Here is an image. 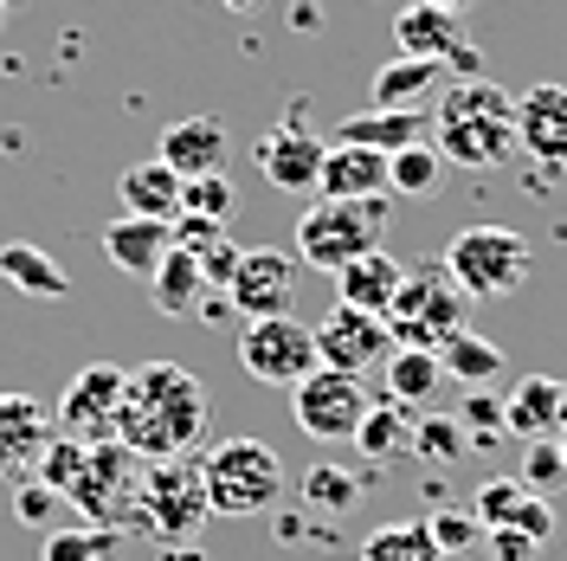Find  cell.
<instances>
[{
  "instance_id": "7dc6e473",
  "label": "cell",
  "mask_w": 567,
  "mask_h": 561,
  "mask_svg": "<svg viewBox=\"0 0 567 561\" xmlns=\"http://www.w3.org/2000/svg\"><path fill=\"white\" fill-rule=\"evenodd\" d=\"M175 561H200V555H194V549H175Z\"/></svg>"
},
{
  "instance_id": "4fadbf2b",
  "label": "cell",
  "mask_w": 567,
  "mask_h": 561,
  "mask_svg": "<svg viewBox=\"0 0 567 561\" xmlns=\"http://www.w3.org/2000/svg\"><path fill=\"white\" fill-rule=\"evenodd\" d=\"M290 297H297V258L278 246H239L226 304L251 323V316H290Z\"/></svg>"
},
{
  "instance_id": "d6a6232c",
  "label": "cell",
  "mask_w": 567,
  "mask_h": 561,
  "mask_svg": "<svg viewBox=\"0 0 567 561\" xmlns=\"http://www.w3.org/2000/svg\"><path fill=\"white\" fill-rule=\"evenodd\" d=\"M116 555V529L104 523H78V529H45L39 561H110Z\"/></svg>"
},
{
  "instance_id": "7c38bea8",
  "label": "cell",
  "mask_w": 567,
  "mask_h": 561,
  "mask_svg": "<svg viewBox=\"0 0 567 561\" xmlns=\"http://www.w3.org/2000/svg\"><path fill=\"white\" fill-rule=\"evenodd\" d=\"M317 361L322 368H336V375H368V368H381L393 349V336H388V323L374 310H354V304H329V316H322L317 329Z\"/></svg>"
},
{
  "instance_id": "9a60e30c",
  "label": "cell",
  "mask_w": 567,
  "mask_h": 561,
  "mask_svg": "<svg viewBox=\"0 0 567 561\" xmlns=\"http://www.w3.org/2000/svg\"><path fill=\"white\" fill-rule=\"evenodd\" d=\"M393 52H413V59H445L464 78H477V52L464 45V27L452 7H432V0H406L393 13Z\"/></svg>"
},
{
  "instance_id": "603a6c76",
  "label": "cell",
  "mask_w": 567,
  "mask_h": 561,
  "mask_svg": "<svg viewBox=\"0 0 567 561\" xmlns=\"http://www.w3.org/2000/svg\"><path fill=\"white\" fill-rule=\"evenodd\" d=\"M432 136V110H354V116H342V130L329 142H354V149H381V155H393V149H406V142H425Z\"/></svg>"
},
{
  "instance_id": "30bf717a",
  "label": "cell",
  "mask_w": 567,
  "mask_h": 561,
  "mask_svg": "<svg viewBox=\"0 0 567 561\" xmlns=\"http://www.w3.org/2000/svg\"><path fill=\"white\" fill-rule=\"evenodd\" d=\"M123 375L116 361H84L65 381L59 407H52V432H65L78 446H97V439H116V407H123Z\"/></svg>"
},
{
  "instance_id": "ba28073f",
  "label": "cell",
  "mask_w": 567,
  "mask_h": 561,
  "mask_svg": "<svg viewBox=\"0 0 567 561\" xmlns=\"http://www.w3.org/2000/svg\"><path fill=\"white\" fill-rule=\"evenodd\" d=\"M239 368L265 387H297L303 375H317L322 361H317L310 323H297V316H251L239 329Z\"/></svg>"
},
{
  "instance_id": "f6af8a7d",
  "label": "cell",
  "mask_w": 567,
  "mask_h": 561,
  "mask_svg": "<svg viewBox=\"0 0 567 561\" xmlns=\"http://www.w3.org/2000/svg\"><path fill=\"white\" fill-rule=\"evenodd\" d=\"M219 7H233V13H246V7H258V0H219Z\"/></svg>"
},
{
  "instance_id": "cb8c5ba5",
  "label": "cell",
  "mask_w": 567,
  "mask_h": 561,
  "mask_svg": "<svg viewBox=\"0 0 567 561\" xmlns=\"http://www.w3.org/2000/svg\"><path fill=\"white\" fill-rule=\"evenodd\" d=\"M400 272H406V265H400L388 246H381V252H361V258H349L342 272H329V278H336V304H354V310H374V316H381L393 304V290H400Z\"/></svg>"
},
{
  "instance_id": "8d00e7d4",
  "label": "cell",
  "mask_w": 567,
  "mask_h": 561,
  "mask_svg": "<svg viewBox=\"0 0 567 561\" xmlns=\"http://www.w3.org/2000/svg\"><path fill=\"white\" fill-rule=\"evenodd\" d=\"M523 484H516V478H484V484H477V497H471V517H477V523L484 529H509V517H516V503H523Z\"/></svg>"
},
{
  "instance_id": "f546056e",
  "label": "cell",
  "mask_w": 567,
  "mask_h": 561,
  "mask_svg": "<svg viewBox=\"0 0 567 561\" xmlns=\"http://www.w3.org/2000/svg\"><path fill=\"white\" fill-rule=\"evenodd\" d=\"M297 497H303V510H317V517L336 523V517H349L354 503H361V478H349L342 465H310Z\"/></svg>"
},
{
  "instance_id": "bcb514c9",
  "label": "cell",
  "mask_w": 567,
  "mask_h": 561,
  "mask_svg": "<svg viewBox=\"0 0 567 561\" xmlns=\"http://www.w3.org/2000/svg\"><path fill=\"white\" fill-rule=\"evenodd\" d=\"M432 7H452V13H464V7H471V0H432Z\"/></svg>"
},
{
  "instance_id": "ee69618b",
  "label": "cell",
  "mask_w": 567,
  "mask_h": 561,
  "mask_svg": "<svg viewBox=\"0 0 567 561\" xmlns=\"http://www.w3.org/2000/svg\"><path fill=\"white\" fill-rule=\"evenodd\" d=\"M464 426H477V432H503V414H496V400H484V394H477V400L464 407Z\"/></svg>"
},
{
  "instance_id": "d590c367",
  "label": "cell",
  "mask_w": 567,
  "mask_h": 561,
  "mask_svg": "<svg viewBox=\"0 0 567 561\" xmlns=\"http://www.w3.org/2000/svg\"><path fill=\"white\" fill-rule=\"evenodd\" d=\"M239 207V194H233V181L226 175H200V181H181V213H194V220H213V226H226Z\"/></svg>"
},
{
  "instance_id": "44dd1931",
  "label": "cell",
  "mask_w": 567,
  "mask_h": 561,
  "mask_svg": "<svg viewBox=\"0 0 567 561\" xmlns=\"http://www.w3.org/2000/svg\"><path fill=\"white\" fill-rule=\"evenodd\" d=\"M317 194L322 201H368V194H388V155H381V149H354V142H329V149H322Z\"/></svg>"
},
{
  "instance_id": "f35d334b",
  "label": "cell",
  "mask_w": 567,
  "mask_h": 561,
  "mask_svg": "<svg viewBox=\"0 0 567 561\" xmlns=\"http://www.w3.org/2000/svg\"><path fill=\"white\" fill-rule=\"evenodd\" d=\"M59 510H65V497L52 491V484H39V478H20L13 517H20L27 529H59Z\"/></svg>"
},
{
  "instance_id": "9c48e42d",
  "label": "cell",
  "mask_w": 567,
  "mask_h": 561,
  "mask_svg": "<svg viewBox=\"0 0 567 561\" xmlns=\"http://www.w3.org/2000/svg\"><path fill=\"white\" fill-rule=\"evenodd\" d=\"M136 452L123 446V439H97V446H84V465H78V478H71L65 503L84 517V523H104L116 529L123 510H136Z\"/></svg>"
},
{
  "instance_id": "c3c4849f",
  "label": "cell",
  "mask_w": 567,
  "mask_h": 561,
  "mask_svg": "<svg viewBox=\"0 0 567 561\" xmlns=\"http://www.w3.org/2000/svg\"><path fill=\"white\" fill-rule=\"evenodd\" d=\"M555 446H561V458H567V426H561V439H555Z\"/></svg>"
},
{
  "instance_id": "ffe728a7",
  "label": "cell",
  "mask_w": 567,
  "mask_h": 561,
  "mask_svg": "<svg viewBox=\"0 0 567 561\" xmlns=\"http://www.w3.org/2000/svg\"><path fill=\"white\" fill-rule=\"evenodd\" d=\"M439 91H445V59L393 52L388 65L374 71V84H368V104L374 110H425Z\"/></svg>"
},
{
  "instance_id": "5bb4252c",
  "label": "cell",
  "mask_w": 567,
  "mask_h": 561,
  "mask_svg": "<svg viewBox=\"0 0 567 561\" xmlns=\"http://www.w3.org/2000/svg\"><path fill=\"white\" fill-rule=\"evenodd\" d=\"M322 149L329 142L303 123V116H284V123H271L265 136H258V175L271 181L278 194H317V175H322Z\"/></svg>"
},
{
  "instance_id": "7a4b0ae2",
  "label": "cell",
  "mask_w": 567,
  "mask_h": 561,
  "mask_svg": "<svg viewBox=\"0 0 567 561\" xmlns=\"http://www.w3.org/2000/svg\"><path fill=\"white\" fill-rule=\"evenodd\" d=\"M432 149L452 169L516 162V98L491 78H458L432 98Z\"/></svg>"
},
{
  "instance_id": "d6986e66",
  "label": "cell",
  "mask_w": 567,
  "mask_h": 561,
  "mask_svg": "<svg viewBox=\"0 0 567 561\" xmlns=\"http://www.w3.org/2000/svg\"><path fill=\"white\" fill-rule=\"evenodd\" d=\"M567 426V381L555 375H523L503 400V432L516 439H561Z\"/></svg>"
},
{
  "instance_id": "ab89813d",
  "label": "cell",
  "mask_w": 567,
  "mask_h": 561,
  "mask_svg": "<svg viewBox=\"0 0 567 561\" xmlns=\"http://www.w3.org/2000/svg\"><path fill=\"white\" fill-rule=\"evenodd\" d=\"M413 446H420L425 465H452V458L464 452V432H458V420H425L420 432H413Z\"/></svg>"
},
{
  "instance_id": "e0dca14e",
  "label": "cell",
  "mask_w": 567,
  "mask_h": 561,
  "mask_svg": "<svg viewBox=\"0 0 567 561\" xmlns=\"http://www.w3.org/2000/svg\"><path fill=\"white\" fill-rule=\"evenodd\" d=\"M45 446H52V407H39L33 394H0V478H33Z\"/></svg>"
},
{
  "instance_id": "277c9868",
  "label": "cell",
  "mask_w": 567,
  "mask_h": 561,
  "mask_svg": "<svg viewBox=\"0 0 567 561\" xmlns=\"http://www.w3.org/2000/svg\"><path fill=\"white\" fill-rule=\"evenodd\" d=\"M452 284H458L471 304H503V297H516L535 272V246L516 233V226H464L452 233V246L439 258Z\"/></svg>"
},
{
  "instance_id": "484cf974",
  "label": "cell",
  "mask_w": 567,
  "mask_h": 561,
  "mask_svg": "<svg viewBox=\"0 0 567 561\" xmlns=\"http://www.w3.org/2000/svg\"><path fill=\"white\" fill-rule=\"evenodd\" d=\"M0 278L13 284L20 297H39V304L71 290L65 265H59L45 246H33V239H7V246H0Z\"/></svg>"
},
{
  "instance_id": "83f0119b",
  "label": "cell",
  "mask_w": 567,
  "mask_h": 561,
  "mask_svg": "<svg viewBox=\"0 0 567 561\" xmlns=\"http://www.w3.org/2000/svg\"><path fill=\"white\" fill-rule=\"evenodd\" d=\"M148 290H155V310L162 316H194L200 304H207L200 258H194L187 246H168L162 252V265H155V278H148Z\"/></svg>"
},
{
  "instance_id": "b9f144b4",
  "label": "cell",
  "mask_w": 567,
  "mask_h": 561,
  "mask_svg": "<svg viewBox=\"0 0 567 561\" xmlns=\"http://www.w3.org/2000/svg\"><path fill=\"white\" fill-rule=\"evenodd\" d=\"M509 529H516V536H535V542H548V536H555V503L529 491L523 503H516V517H509Z\"/></svg>"
},
{
  "instance_id": "f1b7e54d",
  "label": "cell",
  "mask_w": 567,
  "mask_h": 561,
  "mask_svg": "<svg viewBox=\"0 0 567 561\" xmlns=\"http://www.w3.org/2000/svg\"><path fill=\"white\" fill-rule=\"evenodd\" d=\"M509 355L496 349L491 336H471V329H458V336H445L439 343V368H445V381H464V387H484L496 381V368H503Z\"/></svg>"
},
{
  "instance_id": "1f68e13d",
  "label": "cell",
  "mask_w": 567,
  "mask_h": 561,
  "mask_svg": "<svg viewBox=\"0 0 567 561\" xmlns=\"http://www.w3.org/2000/svg\"><path fill=\"white\" fill-rule=\"evenodd\" d=\"M361 561H445L439 555V542L425 536V523H381L368 542H361Z\"/></svg>"
},
{
  "instance_id": "2e32d148",
  "label": "cell",
  "mask_w": 567,
  "mask_h": 561,
  "mask_svg": "<svg viewBox=\"0 0 567 561\" xmlns=\"http://www.w3.org/2000/svg\"><path fill=\"white\" fill-rule=\"evenodd\" d=\"M516 155H529L548 181L567 169V91L561 84H535V91L516 98Z\"/></svg>"
},
{
  "instance_id": "60d3db41",
  "label": "cell",
  "mask_w": 567,
  "mask_h": 561,
  "mask_svg": "<svg viewBox=\"0 0 567 561\" xmlns=\"http://www.w3.org/2000/svg\"><path fill=\"white\" fill-rule=\"evenodd\" d=\"M194 258H200V278H207V290H219V297H226V284H233V265H239V246L219 233V239H213V246H200Z\"/></svg>"
},
{
  "instance_id": "e575fe53",
  "label": "cell",
  "mask_w": 567,
  "mask_h": 561,
  "mask_svg": "<svg viewBox=\"0 0 567 561\" xmlns=\"http://www.w3.org/2000/svg\"><path fill=\"white\" fill-rule=\"evenodd\" d=\"M349 446H361V458H374V465H388L400 446H406V407H393V400H381V407H368L361 414V426H354Z\"/></svg>"
},
{
  "instance_id": "8fae6325",
  "label": "cell",
  "mask_w": 567,
  "mask_h": 561,
  "mask_svg": "<svg viewBox=\"0 0 567 561\" xmlns=\"http://www.w3.org/2000/svg\"><path fill=\"white\" fill-rule=\"evenodd\" d=\"M368 407H374L368 387L354 381V375H336V368H317V375H303V381L290 387V414H297V426H303L317 446L354 439V426H361Z\"/></svg>"
},
{
  "instance_id": "8992f818",
  "label": "cell",
  "mask_w": 567,
  "mask_h": 561,
  "mask_svg": "<svg viewBox=\"0 0 567 561\" xmlns=\"http://www.w3.org/2000/svg\"><path fill=\"white\" fill-rule=\"evenodd\" d=\"M464 310H471V297H464L458 284H452V272L432 258V265L400 272V290H393V304L381 310V323H388L393 349H439L445 336L464 329Z\"/></svg>"
},
{
  "instance_id": "d4e9b609",
  "label": "cell",
  "mask_w": 567,
  "mask_h": 561,
  "mask_svg": "<svg viewBox=\"0 0 567 561\" xmlns=\"http://www.w3.org/2000/svg\"><path fill=\"white\" fill-rule=\"evenodd\" d=\"M116 201H123V213H136V220H162V226H175L181 175L168 169V162H136V169H123V181H116Z\"/></svg>"
},
{
  "instance_id": "6da1fadb",
  "label": "cell",
  "mask_w": 567,
  "mask_h": 561,
  "mask_svg": "<svg viewBox=\"0 0 567 561\" xmlns=\"http://www.w3.org/2000/svg\"><path fill=\"white\" fill-rule=\"evenodd\" d=\"M207 432V381L181 361H142L123 375L116 439L136 458H187Z\"/></svg>"
},
{
  "instance_id": "681fc988",
  "label": "cell",
  "mask_w": 567,
  "mask_h": 561,
  "mask_svg": "<svg viewBox=\"0 0 567 561\" xmlns=\"http://www.w3.org/2000/svg\"><path fill=\"white\" fill-rule=\"evenodd\" d=\"M0 13H7V0H0Z\"/></svg>"
},
{
  "instance_id": "74e56055",
  "label": "cell",
  "mask_w": 567,
  "mask_h": 561,
  "mask_svg": "<svg viewBox=\"0 0 567 561\" xmlns=\"http://www.w3.org/2000/svg\"><path fill=\"white\" fill-rule=\"evenodd\" d=\"M567 484V458L555 439H529V452H523V491H561Z\"/></svg>"
},
{
  "instance_id": "5b68a950",
  "label": "cell",
  "mask_w": 567,
  "mask_h": 561,
  "mask_svg": "<svg viewBox=\"0 0 567 561\" xmlns=\"http://www.w3.org/2000/svg\"><path fill=\"white\" fill-rule=\"evenodd\" d=\"M200 484L213 517H265L284 497V458L265 439H219L200 458Z\"/></svg>"
},
{
  "instance_id": "7402d4cb",
  "label": "cell",
  "mask_w": 567,
  "mask_h": 561,
  "mask_svg": "<svg viewBox=\"0 0 567 561\" xmlns=\"http://www.w3.org/2000/svg\"><path fill=\"white\" fill-rule=\"evenodd\" d=\"M175 246V233L162 220H136V213H116L104 226V258L123 272V278H155L162 252Z\"/></svg>"
},
{
  "instance_id": "4dcf8cb0",
  "label": "cell",
  "mask_w": 567,
  "mask_h": 561,
  "mask_svg": "<svg viewBox=\"0 0 567 561\" xmlns=\"http://www.w3.org/2000/svg\"><path fill=\"white\" fill-rule=\"evenodd\" d=\"M439 175H445V155L432 149V136L406 142V149H393V155H388V187H393V194H406V201L432 194V187H439Z\"/></svg>"
},
{
  "instance_id": "52a82bcc",
  "label": "cell",
  "mask_w": 567,
  "mask_h": 561,
  "mask_svg": "<svg viewBox=\"0 0 567 561\" xmlns=\"http://www.w3.org/2000/svg\"><path fill=\"white\" fill-rule=\"evenodd\" d=\"M136 510L162 542H194L200 523L213 517L207 484H200V458H155L136 484Z\"/></svg>"
},
{
  "instance_id": "7bdbcfd3",
  "label": "cell",
  "mask_w": 567,
  "mask_h": 561,
  "mask_svg": "<svg viewBox=\"0 0 567 561\" xmlns=\"http://www.w3.org/2000/svg\"><path fill=\"white\" fill-rule=\"evenodd\" d=\"M535 536H516V529H484V555L491 561H535Z\"/></svg>"
},
{
  "instance_id": "3957f363",
  "label": "cell",
  "mask_w": 567,
  "mask_h": 561,
  "mask_svg": "<svg viewBox=\"0 0 567 561\" xmlns=\"http://www.w3.org/2000/svg\"><path fill=\"white\" fill-rule=\"evenodd\" d=\"M393 233V207L381 194L368 201H310L297 220V265H317V272H342L361 252H381Z\"/></svg>"
},
{
  "instance_id": "4316f807",
  "label": "cell",
  "mask_w": 567,
  "mask_h": 561,
  "mask_svg": "<svg viewBox=\"0 0 567 561\" xmlns=\"http://www.w3.org/2000/svg\"><path fill=\"white\" fill-rule=\"evenodd\" d=\"M381 381H388L393 407H432V400H439V387H445L439 349H388V361H381Z\"/></svg>"
},
{
  "instance_id": "ac0fdd59",
  "label": "cell",
  "mask_w": 567,
  "mask_h": 561,
  "mask_svg": "<svg viewBox=\"0 0 567 561\" xmlns=\"http://www.w3.org/2000/svg\"><path fill=\"white\" fill-rule=\"evenodd\" d=\"M162 155L155 162H168L181 181H200V175H219L226 169V123L219 116H181V123H168L162 130V142H155Z\"/></svg>"
},
{
  "instance_id": "836d02e7",
  "label": "cell",
  "mask_w": 567,
  "mask_h": 561,
  "mask_svg": "<svg viewBox=\"0 0 567 561\" xmlns=\"http://www.w3.org/2000/svg\"><path fill=\"white\" fill-rule=\"evenodd\" d=\"M420 523H425V536L439 542V555H445V561L471 555V549L484 542V523L471 517V503H439V510H425Z\"/></svg>"
}]
</instances>
